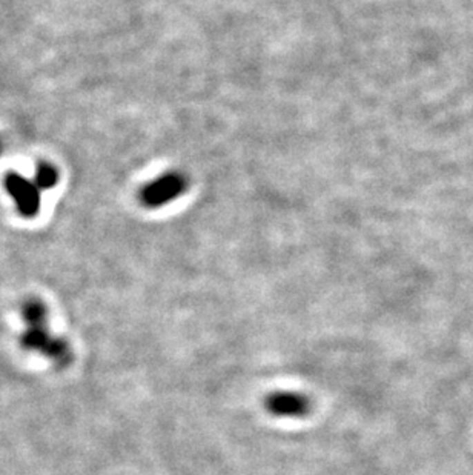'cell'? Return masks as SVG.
Returning a JSON list of instances; mask_svg holds the SVG:
<instances>
[{
  "mask_svg": "<svg viewBox=\"0 0 473 475\" xmlns=\"http://www.w3.org/2000/svg\"><path fill=\"white\" fill-rule=\"evenodd\" d=\"M36 185L40 189H51L59 182L57 169L50 163H40L36 173Z\"/></svg>",
  "mask_w": 473,
  "mask_h": 475,
  "instance_id": "5",
  "label": "cell"
},
{
  "mask_svg": "<svg viewBox=\"0 0 473 475\" xmlns=\"http://www.w3.org/2000/svg\"><path fill=\"white\" fill-rule=\"evenodd\" d=\"M184 189H186V178L180 173H168L149 182L140 191V201L148 208H160L180 197Z\"/></svg>",
  "mask_w": 473,
  "mask_h": 475,
  "instance_id": "2",
  "label": "cell"
},
{
  "mask_svg": "<svg viewBox=\"0 0 473 475\" xmlns=\"http://www.w3.org/2000/svg\"><path fill=\"white\" fill-rule=\"evenodd\" d=\"M5 188L16 202L20 216L28 218L37 216L40 209V188L36 182H30L20 174L10 173L5 177Z\"/></svg>",
  "mask_w": 473,
  "mask_h": 475,
  "instance_id": "3",
  "label": "cell"
},
{
  "mask_svg": "<svg viewBox=\"0 0 473 475\" xmlns=\"http://www.w3.org/2000/svg\"><path fill=\"white\" fill-rule=\"evenodd\" d=\"M2 149H3V145H2V142H0V153H2Z\"/></svg>",
  "mask_w": 473,
  "mask_h": 475,
  "instance_id": "6",
  "label": "cell"
},
{
  "mask_svg": "<svg viewBox=\"0 0 473 475\" xmlns=\"http://www.w3.org/2000/svg\"><path fill=\"white\" fill-rule=\"evenodd\" d=\"M25 333L22 335V346L28 351H37L57 364H66L71 359V351L65 342L57 340L48 333L46 311L42 303L28 300L22 309Z\"/></svg>",
  "mask_w": 473,
  "mask_h": 475,
  "instance_id": "1",
  "label": "cell"
},
{
  "mask_svg": "<svg viewBox=\"0 0 473 475\" xmlns=\"http://www.w3.org/2000/svg\"><path fill=\"white\" fill-rule=\"evenodd\" d=\"M266 408L276 417L298 418L307 414V411H309V403H307L305 395L297 394V392L280 391L277 394L267 397Z\"/></svg>",
  "mask_w": 473,
  "mask_h": 475,
  "instance_id": "4",
  "label": "cell"
}]
</instances>
